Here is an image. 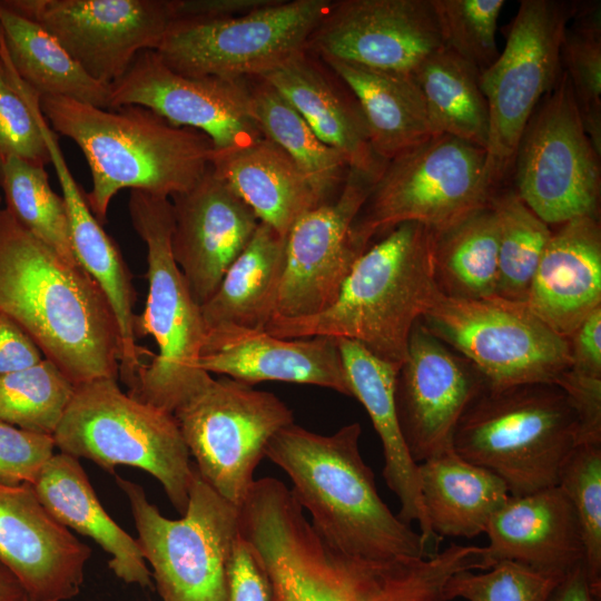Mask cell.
<instances>
[{"mask_svg": "<svg viewBox=\"0 0 601 601\" xmlns=\"http://www.w3.org/2000/svg\"><path fill=\"white\" fill-rule=\"evenodd\" d=\"M75 385L49 359L0 376V422L52 436Z\"/></svg>", "mask_w": 601, "mask_h": 601, "instance_id": "39", "label": "cell"}, {"mask_svg": "<svg viewBox=\"0 0 601 601\" xmlns=\"http://www.w3.org/2000/svg\"><path fill=\"white\" fill-rule=\"evenodd\" d=\"M499 228L491 204L433 233V267L439 290L450 297L496 296Z\"/></svg>", "mask_w": 601, "mask_h": 601, "instance_id": "35", "label": "cell"}, {"mask_svg": "<svg viewBox=\"0 0 601 601\" xmlns=\"http://www.w3.org/2000/svg\"><path fill=\"white\" fill-rule=\"evenodd\" d=\"M578 518L584 565L601 589V443L577 444L562 464L558 484Z\"/></svg>", "mask_w": 601, "mask_h": 601, "instance_id": "41", "label": "cell"}, {"mask_svg": "<svg viewBox=\"0 0 601 601\" xmlns=\"http://www.w3.org/2000/svg\"><path fill=\"white\" fill-rule=\"evenodd\" d=\"M30 485L59 523L91 538L110 555L108 564L118 579L151 587V572L137 540L106 512L78 459L53 454Z\"/></svg>", "mask_w": 601, "mask_h": 601, "instance_id": "28", "label": "cell"}, {"mask_svg": "<svg viewBox=\"0 0 601 601\" xmlns=\"http://www.w3.org/2000/svg\"><path fill=\"white\" fill-rule=\"evenodd\" d=\"M32 89L11 67L0 41V158L45 167L50 156L31 104Z\"/></svg>", "mask_w": 601, "mask_h": 601, "instance_id": "44", "label": "cell"}, {"mask_svg": "<svg viewBox=\"0 0 601 601\" xmlns=\"http://www.w3.org/2000/svg\"><path fill=\"white\" fill-rule=\"evenodd\" d=\"M601 589L594 587L584 562L565 573L551 592L548 601H600Z\"/></svg>", "mask_w": 601, "mask_h": 601, "instance_id": "51", "label": "cell"}, {"mask_svg": "<svg viewBox=\"0 0 601 601\" xmlns=\"http://www.w3.org/2000/svg\"><path fill=\"white\" fill-rule=\"evenodd\" d=\"M443 47L431 0H338L307 43L321 59L413 75Z\"/></svg>", "mask_w": 601, "mask_h": 601, "instance_id": "20", "label": "cell"}, {"mask_svg": "<svg viewBox=\"0 0 601 601\" xmlns=\"http://www.w3.org/2000/svg\"><path fill=\"white\" fill-rule=\"evenodd\" d=\"M321 60L356 97L372 148L381 159L388 161L434 136L424 97L413 75L336 59Z\"/></svg>", "mask_w": 601, "mask_h": 601, "instance_id": "31", "label": "cell"}, {"mask_svg": "<svg viewBox=\"0 0 601 601\" xmlns=\"http://www.w3.org/2000/svg\"><path fill=\"white\" fill-rule=\"evenodd\" d=\"M169 199L174 218L171 253L200 307L247 246L259 220L210 166L190 189Z\"/></svg>", "mask_w": 601, "mask_h": 601, "instance_id": "22", "label": "cell"}, {"mask_svg": "<svg viewBox=\"0 0 601 601\" xmlns=\"http://www.w3.org/2000/svg\"><path fill=\"white\" fill-rule=\"evenodd\" d=\"M361 433L357 422L332 435L293 423L272 437L265 456L289 476L312 526L334 549L372 559L436 554L381 499L359 452Z\"/></svg>", "mask_w": 601, "mask_h": 601, "instance_id": "3", "label": "cell"}, {"mask_svg": "<svg viewBox=\"0 0 601 601\" xmlns=\"http://www.w3.org/2000/svg\"><path fill=\"white\" fill-rule=\"evenodd\" d=\"M209 166L259 221L282 236L299 217L324 204L293 159L265 137L238 148L214 149Z\"/></svg>", "mask_w": 601, "mask_h": 601, "instance_id": "29", "label": "cell"}, {"mask_svg": "<svg viewBox=\"0 0 601 601\" xmlns=\"http://www.w3.org/2000/svg\"><path fill=\"white\" fill-rule=\"evenodd\" d=\"M109 104L110 109L146 107L173 125L204 132L216 150L263 138L252 115L247 80L184 76L168 68L155 50L139 52L110 85Z\"/></svg>", "mask_w": 601, "mask_h": 601, "instance_id": "18", "label": "cell"}, {"mask_svg": "<svg viewBox=\"0 0 601 601\" xmlns=\"http://www.w3.org/2000/svg\"><path fill=\"white\" fill-rule=\"evenodd\" d=\"M24 601H32V600L27 597Z\"/></svg>", "mask_w": 601, "mask_h": 601, "instance_id": "53", "label": "cell"}, {"mask_svg": "<svg viewBox=\"0 0 601 601\" xmlns=\"http://www.w3.org/2000/svg\"><path fill=\"white\" fill-rule=\"evenodd\" d=\"M286 238L259 221L216 292L199 307L205 331L221 325L265 331L276 312Z\"/></svg>", "mask_w": 601, "mask_h": 601, "instance_id": "32", "label": "cell"}, {"mask_svg": "<svg viewBox=\"0 0 601 601\" xmlns=\"http://www.w3.org/2000/svg\"><path fill=\"white\" fill-rule=\"evenodd\" d=\"M484 571L463 570L453 574L445 585L447 600L548 601L563 577L509 560Z\"/></svg>", "mask_w": 601, "mask_h": 601, "instance_id": "43", "label": "cell"}, {"mask_svg": "<svg viewBox=\"0 0 601 601\" xmlns=\"http://www.w3.org/2000/svg\"><path fill=\"white\" fill-rule=\"evenodd\" d=\"M569 397L578 417L577 444L601 443V378L570 368L555 383Z\"/></svg>", "mask_w": 601, "mask_h": 601, "instance_id": "46", "label": "cell"}, {"mask_svg": "<svg viewBox=\"0 0 601 601\" xmlns=\"http://www.w3.org/2000/svg\"><path fill=\"white\" fill-rule=\"evenodd\" d=\"M525 305L566 339L601 307L599 216L578 217L552 230Z\"/></svg>", "mask_w": 601, "mask_h": 601, "instance_id": "24", "label": "cell"}, {"mask_svg": "<svg viewBox=\"0 0 601 601\" xmlns=\"http://www.w3.org/2000/svg\"><path fill=\"white\" fill-rule=\"evenodd\" d=\"M568 342L570 370L580 375L601 378V307L579 325Z\"/></svg>", "mask_w": 601, "mask_h": 601, "instance_id": "48", "label": "cell"}, {"mask_svg": "<svg viewBox=\"0 0 601 601\" xmlns=\"http://www.w3.org/2000/svg\"><path fill=\"white\" fill-rule=\"evenodd\" d=\"M27 594L19 581L0 565V601H24Z\"/></svg>", "mask_w": 601, "mask_h": 601, "instance_id": "52", "label": "cell"}, {"mask_svg": "<svg viewBox=\"0 0 601 601\" xmlns=\"http://www.w3.org/2000/svg\"><path fill=\"white\" fill-rule=\"evenodd\" d=\"M249 85L252 115L263 137L282 148L305 175L315 194L334 199L348 173V164L324 144L296 109L260 78Z\"/></svg>", "mask_w": 601, "mask_h": 601, "instance_id": "36", "label": "cell"}, {"mask_svg": "<svg viewBox=\"0 0 601 601\" xmlns=\"http://www.w3.org/2000/svg\"><path fill=\"white\" fill-rule=\"evenodd\" d=\"M583 127L601 155V11L598 2H578L561 47Z\"/></svg>", "mask_w": 601, "mask_h": 601, "instance_id": "40", "label": "cell"}, {"mask_svg": "<svg viewBox=\"0 0 601 601\" xmlns=\"http://www.w3.org/2000/svg\"><path fill=\"white\" fill-rule=\"evenodd\" d=\"M116 481L129 502L137 542L162 601H228L238 508L195 466L187 508L178 520L164 516L139 484L119 476Z\"/></svg>", "mask_w": 601, "mask_h": 601, "instance_id": "9", "label": "cell"}, {"mask_svg": "<svg viewBox=\"0 0 601 601\" xmlns=\"http://www.w3.org/2000/svg\"><path fill=\"white\" fill-rule=\"evenodd\" d=\"M485 149L437 135L388 160L352 225L367 249L400 224L415 221L440 233L490 204Z\"/></svg>", "mask_w": 601, "mask_h": 601, "instance_id": "10", "label": "cell"}, {"mask_svg": "<svg viewBox=\"0 0 601 601\" xmlns=\"http://www.w3.org/2000/svg\"><path fill=\"white\" fill-rule=\"evenodd\" d=\"M196 470L219 495L239 508L272 437L294 423L275 394L213 377L173 412Z\"/></svg>", "mask_w": 601, "mask_h": 601, "instance_id": "14", "label": "cell"}, {"mask_svg": "<svg viewBox=\"0 0 601 601\" xmlns=\"http://www.w3.org/2000/svg\"><path fill=\"white\" fill-rule=\"evenodd\" d=\"M53 437L0 422V481L31 484L53 455Z\"/></svg>", "mask_w": 601, "mask_h": 601, "instance_id": "45", "label": "cell"}, {"mask_svg": "<svg viewBox=\"0 0 601 601\" xmlns=\"http://www.w3.org/2000/svg\"><path fill=\"white\" fill-rule=\"evenodd\" d=\"M484 546L490 568L515 561L533 569L564 575L584 562L578 518L559 485L512 496L489 521Z\"/></svg>", "mask_w": 601, "mask_h": 601, "instance_id": "26", "label": "cell"}, {"mask_svg": "<svg viewBox=\"0 0 601 601\" xmlns=\"http://www.w3.org/2000/svg\"><path fill=\"white\" fill-rule=\"evenodd\" d=\"M329 0H275L217 20H175L155 50L173 71L195 78H260L307 49Z\"/></svg>", "mask_w": 601, "mask_h": 601, "instance_id": "13", "label": "cell"}, {"mask_svg": "<svg viewBox=\"0 0 601 601\" xmlns=\"http://www.w3.org/2000/svg\"><path fill=\"white\" fill-rule=\"evenodd\" d=\"M52 437L60 452L109 472L117 465L148 472L174 508L186 511L194 466L174 415L122 392L116 378L76 385Z\"/></svg>", "mask_w": 601, "mask_h": 601, "instance_id": "8", "label": "cell"}, {"mask_svg": "<svg viewBox=\"0 0 601 601\" xmlns=\"http://www.w3.org/2000/svg\"><path fill=\"white\" fill-rule=\"evenodd\" d=\"M374 183L349 168L338 195L293 225L286 238L274 317L313 316L335 302L355 262L366 250L355 243L352 225Z\"/></svg>", "mask_w": 601, "mask_h": 601, "instance_id": "17", "label": "cell"}, {"mask_svg": "<svg viewBox=\"0 0 601 601\" xmlns=\"http://www.w3.org/2000/svg\"><path fill=\"white\" fill-rule=\"evenodd\" d=\"M50 128L82 151L91 175L87 203L102 224L122 189L170 198L206 173L214 150L204 132L170 124L138 105L104 109L60 96H41Z\"/></svg>", "mask_w": 601, "mask_h": 601, "instance_id": "4", "label": "cell"}, {"mask_svg": "<svg viewBox=\"0 0 601 601\" xmlns=\"http://www.w3.org/2000/svg\"><path fill=\"white\" fill-rule=\"evenodd\" d=\"M199 366L252 386L287 382L352 396L337 338L332 336L280 338L266 331L221 325L206 331Z\"/></svg>", "mask_w": 601, "mask_h": 601, "instance_id": "23", "label": "cell"}, {"mask_svg": "<svg viewBox=\"0 0 601 601\" xmlns=\"http://www.w3.org/2000/svg\"><path fill=\"white\" fill-rule=\"evenodd\" d=\"M52 35L95 80L110 86L175 20L173 0H0Z\"/></svg>", "mask_w": 601, "mask_h": 601, "instance_id": "16", "label": "cell"}, {"mask_svg": "<svg viewBox=\"0 0 601 601\" xmlns=\"http://www.w3.org/2000/svg\"><path fill=\"white\" fill-rule=\"evenodd\" d=\"M504 0H431L443 47L480 72L499 57L495 33Z\"/></svg>", "mask_w": 601, "mask_h": 601, "instance_id": "42", "label": "cell"}, {"mask_svg": "<svg viewBox=\"0 0 601 601\" xmlns=\"http://www.w3.org/2000/svg\"><path fill=\"white\" fill-rule=\"evenodd\" d=\"M577 3L522 0L503 51L480 73L490 117L484 176L494 191L512 170L529 119L562 73V41Z\"/></svg>", "mask_w": 601, "mask_h": 601, "instance_id": "11", "label": "cell"}, {"mask_svg": "<svg viewBox=\"0 0 601 601\" xmlns=\"http://www.w3.org/2000/svg\"><path fill=\"white\" fill-rule=\"evenodd\" d=\"M275 0H173L175 20H217L249 13ZM174 20V21H175Z\"/></svg>", "mask_w": 601, "mask_h": 601, "instance_id": "50", "label": "cell"}, {"mask_svg": "<svg viewBox=\"0 0 601 601\" xmlns=\"http://www.w3.org/2000/svg\"><path fill=\"white\" fill-rule=\"evenodd\" d=\"M128 209L147 249L148 295L142 313L135 317L134 334L136 339L150 335L158 346L128 394L173 414L211 378L199 366L206 331L200 308L171 253L170 199L130 190Z\"/></svg>", "mask_w": 601, "mask_h": 601, "instance_id": "7", "label": "cell"}, {"mask_svg": "<svg viewBox=\"0 0 601 601\" xmlns=\"http://www.w3.org/2000/svg\"><path fill=\"white\" fill-rule=\"evenodd\" d=\"M228 601H270L265 573L240 535L229 565Z\"/></svg>", "mask_w": 601, "mask_h": 601, "instance_id": "47", "label": "cell"}, {"mask_svg": "<svg viewBox=\"0 0 601 601\" xmlns=\"http://www.w3.org/2000/svg\"><path fill=\"white\" fill-rule=\"evenodd\" d=\"M91 549L42 505L28 483L0 481V565L32 601H66L81 589Z\"/></svg>", "mask_w": 601, "mask_h": 601, "instance_id": "21", "label": "cell"}, {"mask_svg": "<svg viewBox=\"0 0 601 601\" xmlns=\"http://www.w3.org/2000/svg\"><path fill=\"white\" fill-rule=\"evenodd\" d=\"M577 439L578 417L565 392L556 384L531 383L484 386L461 416L452 447L520 496L558 484Z\"/></svg>", "mask_w": 601, "mask_h": 601, "instance_id": "6", "label": "cell"}, {"mask_svg": "<svg viewBox=\"0 0 601 601\" xmlns=\"http://www.w3.org/2000/svg\"><path fill=\"white\" fill-rule=\"evenodd\" d=\"M485 383L465 357L418 319L395 382L400 430L411 459L420 464L453 449L456 425Z\"/></svg>", "mask_w": 601, "mask_h": 601, "instance_id": "19", "label": "cell"}, {"mask_svg": "<svg viewBox=\"0 0 601 601\" xmlns=\"http://www.w3.org/2000/svg\"><path fill=\"white\" fill-rule=\"evenodd\" d=\"M337 344L352 397L362 403L381 440L383 476L400 502L397 516L408 525L417 522L426 545L436 553L442 539L430 528L417 464L407 452L396 415L395 382L401 366L378 358L355 341L337 338Z\"/></svg>", "mask_w": 601, "mask_h": 601, "instance_id": "27", "label": "cell"}, {"mask_svg": "<svg viewBox=\"0 0 601 601\" xmlns=\"http://www.w3.org/2000/svg\"><path fill=\"white\" fill-rule=\"evenodd\" d=\"M480 71L442 47L414 71L434 136L449 135L486 149L490 117Z\"/></svg>", "mask_w": 601, "mask_h": 601, "instance_id": "34", "label": "cell"}, {"mask_svg": "<svg viewBox=\"0 0 601 601\" xmlns=\"http://www.w3.org/2000/svg\"><path fill=\"white\" fill-rule=\"evenodd\" d=\"M0 313L76 386L118 380L120 342L98 284L0 209Z\"/></svg>", "mask_w": 601, "mask_h": 601, "instance_id": "2", "label": "cell"}, {"mask_svg": "<svg viewBox=\"0 0 601 601\" xmlns=\"http://www.w3.org/2000/svg\"><path fill=\"white\" fill-rule=\"evenodd\" d=\"M326 66V65H325ZM306 49L260 77L304 118L348 167L377 180L387 161L372 148L361 106L347 85Z\"/></svg>", "mask_w": 601, "mask_h": 601, "instance_id": "25", "label": "cell"}, {"mask_svg": "<svg viewBox=\"0 0 601 601\" xmlns=\"http://www.w3.org/2000/svg\"><path fill=\"white\" fill-rule=\"evenodd\" d=\"M600 154L588 136L564 70L543 97L516 146L514 191L549 226L598 216Z\"/></svg>", "mask_w": 601, "mask_h": 601, "instance_id": "15", "label": "cell"}, {"mask_svg": "<svg viewBox=\"0 0 601 601\" xmlns=\"http://www.w3.org/2000/svg\"><path fill=\"white\" fill-rule=\"evenodd\" d=\"M43 358L26 332L0 313V376L32 366Z\"/></svg>", "mask_w": 601, "mask_h": 601, "instance_id": "49", "label": "cell"}, {"mask_svg": "<svg viewBox=\"0 0 601 601\" xmlns=\"http://www.w3.org/2000/svg\"><path fill=\"white\" fill-rule=\"evenodd\" d=\"M439 293L433 231L407 221L367 247L328 308L300 318L274 317L265 331L280 338L352 339L378 358L401 366L414 324Z\"/></svg>", "mask_w": 601, "mask_h": 601, "instance_id": "5", "label": "cell"}, {"mask_svg": "<svg viewBox=\"0 0 601 601\" xmlns=\"http://www.w3.org/2000/svg\"><path fill=\"white\" fill-rule=\"evenodd\" d=\"M0 39L14 72L40 97H67L110 109V86L92 79L41 26L1 2Z\"/></svg>", "mask_w": 601, "mask_h": 601, "instance_id": "33", "label": "cell"}, {"mask_svg": "<svg viewBox=\"0 0 601 601\" xmlns=\"http://www.w3.org/2000/svg\"><path fill=\"white\" fill-rule=\"evenodd\" d=\"M422 322L471 362L489 388L555 384L571 365L568 339L525 303L499 296L463 299L440 292Z\"/></svg>", "mask_w": 601, "mask_h": 601, "instance_id": "12", "label": "cell"}, {"mask_svg": "<svg viewBox=\"0 0 601 601\" xmlns=\"http://www.w3.org/2000/svg\"><path fill=\"white\" fill-rule=\"evenodd\" d=\"M490 204L499 228L496 296L525 303L552 229L512 188H497Z\"/></svg>", "mask_w": 601, "mask_h": 601, "instance_id": "38", "label": "cell"}, {"mask_svg": "<svg viewBox=\"0 0 601 601\" xmlns=\"http://www.w3.org/2000/svg\"><path fill=\"white\" fill-rule=\"evenodd\" d=\"M239 535L268 582L270 601H449L445 585L463 570H486L484 546L450 544L428 558L372 559L331 546L293 491L255 480L238 508Z\"/></svg>", "mask_w": 601, "mask_h": 601, "instance_id": "1", "label": "cell"}, {"mask_svg": "<svg viewBox=\"0 0 601 601\" xmlns=\"http://www.w3.org/2000/svg\"><path fill=\"white\" fill-rule=\"evenodd\" d=\"M0 189L6 209L35 237L71 266L81 267L72 248L67 208L45 167L16 157L0 158Z\"/></svg>", "mask_w": 601, "mask_h": 601, "instance_id": "37", "label": "cell"}, {"mask_svg": "<svg viewBox=\"0 0 601 601\" xmlns=\"http://www.w3.org/2000/svg\"><path fill=\"white\" fill-rule=\"evenodd\" d=\"M1 200H2V196H1V194H0V204H1Z\"/></svg>", "mask_w": 601, "mask_h": 601, "instance_id": "54", "label": "cell"}, {"mask_svg": "<svg viewBox=\"0 0 601 601\" xmlns=\"http://www.w3.org/2000/svg\"><path fill=\"white\" fill-rule=\"evenodd\" d=\"M422 501L439 538L471 539L510 497L506 484L491 471L451 449L417 464Z\"/></svg>", "mask_w": 601, "mask_h": 601, "instance_id": "30", "label": "cell"}]
</instances>
